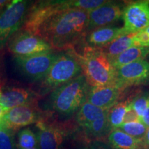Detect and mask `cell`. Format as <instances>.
Here are the masks:
<instances>
[{"label":"cell","mask_w":149,"mask_h":149,"mask_svg":"<svg viewBox=\"0 0 149 149\" xmlns=\"http://www.w3.org/2000/svg\"><path fill=\"white\" fill-rule=\"evenodd\" d=\"M76 55L89 87L115 84L116 69L101 48L86 45L84 47L81 55Z\"/></svg>","instance_id":"cell-2"},{"label":"cell","mask_w":149,"mask_h":149,"mask_svg":"<svg viewBox=\"0 0 149 149\" xmlns=\"http://www.w3.org/2000/svg\"><path fill=\"white\" fill-rule=\"evenodd\" d=\"M130 104L139 115V118H141L144 111L149 107V92L138 95L132 100Z\"/></svg>","instance_id":"cell-25"},{"label":"cell","mask_w":149,"mask_h":149,"mask_svg":"<svg viewBox=\"0 0 149 149\" xmlns=\"http://www.w3.org/2000/svg\"><path fill=\"white\" fill-rule=\"evenodd\" d=\"M84 128L88 134L94 137H101L112 130L108 119V114L94 121Z\"/></svg>","instance_id":"cell-22"},{"label":"cell","mask_w":149,"mask_h":149,"mask_svg":"<svg viewBox=\"0 0 149 149\" xmlns=\"http://www.w3.org/2000/svg\"><path fill=\"white\" fill-rule=\"evenodd\" d=\"M108 139L113 149H141L144 146L143 139L132 137L119 128L112 129Z\"/></svg>","instance_id":"cell-17"},{"label":"cell","mask_w":149,"mask_h":149,"mask_svg":"<svg viewBox=\"0 0 149 149\" xmlns=\"http://www.w3.org/2000/svg\"><path fill=\"white\" fill-rule=\"evenodd\" d=\"M82 74V68L76 54L65 52L57 54L55 60L42 79L46 91L55 90Z\"/></svg>","instance_id":"cell-4"},{"label":"cell","mask_w":149,"mask_h":149,"mask_svg":"<svg viewBox=\"0 0 149 149\" xmlns=\"http://www.w3.org/2000/svg\"><path fill=\"white\" fill-rule=\"evenodd\" d=\"M88 12L68 9L57 13L42 24L37 36L55 49L72 48L87 33Z\"/></svg>","instance_id":"cell-1"},{"label":"cell","mask_w":149,"mask_h":149,"mask_svg":"<svg viewBox=\"0 0 149 149\" xmlns=\"http://www.w3.org/2000/svg\"><path fill=\"white\" fill-rule=\"evenodd\" d=\"M148 128L141 121L129 123H124L119 129L132 137L143 139L147 133Z\"/></svg>","instance_id":"cell-24"},{"label":"cell","mask_w":149,"mask_h":149,"mask_svg":"<svg viewBox=\"0 0 149 149\" xmlns=\"http://www.w3.org/2000/svg\"><path fill=\"white\" fill-rule=\"evenodd\" d=\"M57 54L50 51L26 57H15L18 68L24 75L33 80H42L47 74Z\"/></svg>","instance_id":"cell-8"},{"label":"cell","mask_w":149,"mask_h":149,"mask_svg":"<svg viewBox=\"0 0 149 149\" xmlns=\"http://www.w3.org/2000/svg\"><path fill=\"white\" fill-rule=\"evenodd\" d=\"M148 58H149V55H148Z\"/></svg>","instance_id":"cell-37"},{"label":"cell","mask_w":149,"mask_h":149,"mask_svg":"<svg viewBox=\"0 0 149 149\" xmlns=\"http://www.w3.org/2000/svg\"><path fill=\"white\" fill-rule=\"evenodd\" d=\"M37 121L38 113L33 104H27L13 108L6 112L3 127L13 132Z\"/></svg>","instance_id":"cell-12"},{"label":"cell","mask_w":149,"mask_h":149,"mask_svg":"<svg viewBox=\"0 0 149 149\" xmlns=\"http://www.w3.org/2000/svg\"><path fill=\"white\" fill-rule=\"evenodd\" d=\"M139 121H140V118H139V115H137V113H136L135 110L132 108L131 104L130 103L129 107H128L127 111H126V114L124 115V123L139 122Z\"/></svg>","instance_id":"cell-28"},{"label":"cell","mask_w":149,"mask_h":149,"mask_svg":"<svg viewBox=\"0 0 149 149\" xmlns=\"http://www.w3.org/2000/svg\"><path fill=\"white\" fill-rule=\"evenodd\" d=\"M140 121L147 128H149V107L143 113L142 116L140 118Z\"/></svg>","instance_id":"cell-29"},{"label":"cell","mask_w":149,"mask_h":149,"mask_svg":"<svg viewBox=\"0 0 149 149\" xmlns=\"http://www.w3.org/2000/svg\"><path fill=\"white\" fill-rule=\"evenodd\" d=\"M29 149H40V148H39V146H36V147H35V148H29Z\"/></svg>","instance_id":"cell-35"},{"label":"cell","mask_w":149,"mask_h":149,"mask_svg":"<svg viewBox=\"0 0 149 149\" xmlns=\"http://www.w3.org/2000/svg\"><path fill=\"white\" fill-rule=\"evenodd\" d=\"M135 35V33H131L121 35L101 49L111 60L129 48L136 46Z\"/></svg>","instance_id":"cell-19"},{"label":"cell","mask_w":149,"mask_h":149,"mask_svg":"<svg viewBox=\"0 0 149 149\" xmlns=\"http://www.w3.org/2000/svg\"><path fill=\"white\" fill-rule=\"evenodd\" d=\"M135 41L136 46L149 48V26L135 33Z\"/></svg>","instance_id":"cell-27"},{"label":"cell","mask_w":149,"mask_h":149,"mask_svg":"<svg viewBox=\"0 0 149 149\" xmlns=\"http://www.w3.org/2000/svg\"><path fill=\"white\" fill-rule=\"evenodd\" d=\"M149 55V48L133 46L110 60L115 69L134 61L142 60Z\"/></svg>","instance_id":"cell-18"},{"label":"cell","mask_w":149,"mask_h":149,"mask_svg":"<svg viewBox=\"0 0 149 149\" xmlns=\"http://www.w3.org/2000/svg\"><path fill=\"white\" fill-rule=\"evenodd\" d=\"M19 149H29L38 146L37 136L29 128H24L18 133Z\"/></svg>","instance_id":"cell-23"},{"label":"cell","mask_w":149,"mask_h":149,"mask_svg":"<svg viewBox=\"0 0 149 149\" xmlns=\"http://www.w3.org/2000/svg\"><path fill=\"white\" fill-rule=\"evenodd\" d=\"M125 34L139 32L149 26V0H139L126 3L123 10Z\"/></svg>","instance_id":"cell-9"},{"label":"cell","mask_w":149,"mask_h":149,"mask_svg":"<svg viewBox=\"0 0 149 149\" xmlns=\"http://www.w3.org/2000/svg\"><path fill=\"white\" fill-rule=\"evenodd\" d=\"M90 149H108V148H106V147L100 146V145H93V146L91 147Z\"/></svg>","instance_id":"cell-34"},{"label":"cell","mask_w":149,"mask_h":149,"mask_svg":"<svg viewBox=\"0 0 149 149\" xmlns=\"http://www.w3.org/2000/svg\"><path fill=\"white\" fill-rule=\"evenodd\" d=\"M122 91L115 84L90 87L86 101L100 109L110 110L117 104Z\"/></svg>","instance_id":"cell-13"},{"label":"cell","mask_w":149,"mask_h":149,"mask_svg":"<svg viewBox=\"0 0 149 149\" xmlns=\"http://www.w3.org/2000/svg\"><path fill=\"white\" fill-rule=\"evenodd\" d=\"M10 1H8V0H0V13L10 3Z\"/></svg>","instance_id":"cell-32"},{"label":"cell","mask_w":149,"mask_h":149,"mask_svg":"<svg viewBox=\"0 0 149 149\" xmlns=\"http://www.w3.org/2000/svg\"><path fill=\"white\" fill-rule=\"evenodd\" d=\"M51 46L42 37L22 31L9 40L8 49L14 57H30L52 51Z\"/></svg>","instance_id":"cell-7"},{"label":"cell","mask_w":149,"mask_h":149,"mask_svg":"<svg viewBox=\"0 0 149 149\" xmlns=\"http://www.w3.org/2000/svg\"><path fill=\"white\" fill-rule=\"evenodd\" d=\"M0 149H15L13 133L4 127H0Z\"/></svg>","instance_id":"cell-26"},{"label":"cell","mask_w":149,"mask_h":149,"mask_svg":"<svg viewBox=\"0 0 149 149\" xmlns=\"http://www.w3.org/2000/svg\"><path fill=\"white\" fill-rule=\"evenodd\" d=\"M35 98V93L29 89L3 86L0 88V105L6 111L19 106L33 104Z\"/></svg>","instance_id":"cell-14"},{"label":"cell","mask_w":149,"mask_h":149,"mask_svg":"<svg viewBox=\"0 0 149 149\" xmlns=\"http://www.w3.org/2000/svg\"><path fill=\"white\" fill-rule=\"evenodd\" d=\"M109 111V110L100 109L86 101L77 111L76 120L80 126L86 128L94 121L108 114Z\"/></svg>","instance_id":"cell-20"},{"label":"cell","mask_w":149,"mask_h":149,"mask_svg":"<svg viewBox=\"0 0 149 149\" xmlns=\"http://www.w3.org/2000/svg\"><path fill=\"white\" fill-rule=\"evenodd\" d=\"M29 4L26 0H13L0 13V48L24 25Z\"/></svg>","instance_id":"cell-5"},{"label":"cell","mask_w":149,"mask_h":149,"mask_svg":"<svg viewBox=\"0 0 149 149\" xmlns=\"http://www.w3.org/2000/svg\"><path fill=\"white\" fill-rule=\"evenodd\" d=\"M89 86L83 74L55 89L51 96L53 109L59 115L73 114L86 102Z\"/></svg>","instance_id":"cell-3"},{"label":"cell","mask_w":149,"mask_h":149,"mask_svg":"<svg viewBox=\"0 0 149 149\" xmlns=\"http://www.w3.org/2000/svg\"><path fill=\"white\" fill-rule=\"evenodd\" d=\"M83 149H88V148H83Z\"/></svg>","instance_id":"cell-36"},{"label":"cell","mask_w":149,"mask_h":149,"mask_svg":"<svg viewBox=\"0 0 149 149\" xmlns=\"http://www.w3.org/2000/svg\"><path fill=\"white\" fill-rule=\"evenodd\" d=\"M149 81V61H134L116 69L115 85L122 90L126 87Z\"/></svg>","instance_id":"cell-10"},{"label":"cell","mask_w":149,"mask_h":149,"mask_svg":"<svg viewBox=\"0 0 149 149\" xmlns=\"http://www.w3.org/2000/svg\"><path fill=\"white\" fill-rule=\"evenodd\" d=\"M6 111L0 105V127H3V117H4Z\"/></svg>","instance_id":"cell-31"},{"label":"cell","mask_w":149,"mask_h":149,"mask_svg":"<svg viewBox=\"0 0 149 149\" xmlns=\"http://www.w3.org/2000/svg\"><path fill=\"white\" fill-rule=\"evenodd\" d=\"M70 9L69 1H40L29 8L22 31L36 35L46 20L57 13Z\"/></svg>","instance_id":"cell-6"},{"label":"cell","mask_w":149,"mask_h":149,"mask_svg":"<svg viewBox=\"0 0 149 149\" xmlns=\"http://www.w3.org/2000/svg\"><path fill=\"white\" fill-rule=\"evenodd\" d=\"M38 146L40 149H59L64 141L65 133L57 126L46 125L43 122L37 123Z\"/></svg>","instance_id":"cell-16"},{"label":"cell","mask_w":149,"mask_h":149,"mask_svg":"<svg viewBox=\"0 0 149 149\" xmlns=\"http://www.w3.org/2000/svg\"><path fill=\"white\" fill-rule=\"evenodd\" d=\"M124 6L115 1H107L103 5L88 12L87 33L100 27L109 26L122 17Z\"/></svg>","instance_id":"cell-11"},{"label":"cell","mask_w":149,"mask_h":149,"mask_svg":"<svg viewBox=\"0 0 149 149\" xmlns=\"http://www.w3.org/2000/svg\"><path fill=\"white\" fill-rule=\"evenodd\" d=\"M130 102L128 100L117 103L109 110L108 119L112 129L119 128L124 123V118L129 107Z\"/></svg>","instance_id":"cell-21"},{"label":"cell","mask_w":149,"mask_h":149,"mask_svg":"<svg viewBox=\"0 0 149 149\" xmlns=\"http://www.w3.org/2000/svg\"><path fill=\"white\" fill-rule=\"evenodd\" d=\"M126 34L122 27L113 26L100 27L87 33L86 35V42L87 46L102 48L113 42L117 37Z\"/></svg>","instance_id":"cell-15"},{"label":"cell","mask_w":149,"mask_h":149,"mask_svg":"<svg viewBox=\"0 0 149 149\" xmlns=\"http://www.w3.org/2000/svg\"><path fill=\"white\" fill-rule=\"evenodd\" d=\"M4 84V67H3V61L0 57V88L3 86Z\"/></svg>","instance_id":"cell-30"},{"label":"cell","mask_w":149,"mask_h":149,"mask_svg":"<svg viewBox=\"0 0 149 149\" xmlns=\"http://www.w3.org/2000/svg\"><path fill=\"white\" fill-rule=\"evenodd\" d=\"M143 141H144V146H146L147 148L149 149V128H148V130H147V133L146 135H145L144 138L143 139Z\"/></svg>","instance_id":"cell-33"}]
</instances>
